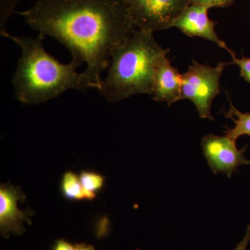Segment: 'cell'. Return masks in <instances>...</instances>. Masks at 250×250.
Returning <instances> with one entry per match:
<instances>
[{"mask_svg":"<svg viewBox=\"0 0 250 250\" xmlns=\"http://www.w3.org/2000/svg\"><path fill=\"white\" fill-rule=\"evenodd\" d=\"M229 62H219L215 67L203 65L195 59L182 74L181 100H188L195 105L202 119L214 121L211 114L213 100L220 93V79Z\"/></svg>","mask_w":250,"mask_h":250,"instance_id":"277c9868","label":"cell"},{"mask_svg":"<svg viewBox=\"0 0 250 250\" xmlns=\"http://www.w3.org/2000/svg\"><path fill=\"white\" fill-rule=\"evenodd\" d=\"M136 29L154 34L172 27L190 0H125Z\"/></svg>","mask_w":250,"mask_h":250,"instance_id":"5b68a950","label":"cell"},{"mask_svg":"<svg viewBox=\"0 0 250 250\" xmlns=\"http://www.w3.org/2000/svg\"><path fill=\"white\" fill-rule=\"evenodd\" d=\"M60 188L64 198L70 201H92L97 196L85 190L80 176L71 170L67 171L62 175Z\"/></svg>","mask_w":250,"mask_h":250,"instance_id":"30bf717a","label":"cell"},{"mask_svg":"<svg viewBox=\"0 0 250 250\" xmlns=\"http://www.w3.org/2000/svg\"><path fill=\"white\" fill-rule=\"evenodd\" d=\"M52 250H75V244H72L65 239L56 241Z\"/></svg>","mask_w":250,"mask_h":250,"instance_id":"9a60e30c","label":"cell"},{"mask_svg":"<svg viewBox=\"0 0 250 250\" xmlns=\"http://www.w3.org/2000/svg\"><path fill=\"white\" fill-rule=\"evenodd\" d=\"M75 250H95V249L90 245L78 243V244H75Z\"/></svg>","mask_w":250,"mask_h":250,"instance_id":"e0dca14e","label":"cell"},{"mask_svg":"<svg viewBox=\"0 0 250 250\" xmlns=\"http://www.w3.org/2000/svg\"><path fill=\"white\" fill-rule=\"evenodd\" d=\"M209 7L204 5L190 4L174 21L172 27L177 28L189 37H200L214 42L228 51L231 57L236 55L219 38L215 31V23L208 16Z\"/></svg>","mask_w":250,"mask_h":250,"instance_id":"ba28073f","label":"cell"},{"mask_svg":"<svg viewBox=\"0 0 250 250\" xmlns=\"http://www.w3.org/2000/svg\"><path fill=\"white\" fill-rule=\"evenodd\" d=\"M190 4L204 5L208 7L226 8L231 6L235 0H190Z\"/></svg>","mask_w":250,"mask_h":250,"instance_id":"5bb4252c","label":"cell"},{"mask_svg":"<svg viewBox=\"0 0 250 250\" xmlns=\"http://www.w3.org/2000/svg\"><path fill=\"white\" fill-rule=\"evenodd\" d=\"M17 14L42 39L53 37L85 62L97 89L115 51L137 29L125 0H38Z\"/></svg>","mask_w":250,"mask_h":250,"instance_id":"6da1fadb","label":"cell"},{"mask_svg":"<svg viewBox=\"0 0 250 250\" xmlns=\"http://www.w3.org/2000/svg\"><path fill=\"white\" fill-rule=\"evenodd\" d=\"M225 116L227 118L232 120L235 124L232 129L227 128L225 131V136L235 141L245 135L250 136V113H242L230 101L229 110L225 113Z\"/></svg>","mask_w":250,"mask_h":250,"instance_id":"8fae6325","label":"cell"},{"mask_svg":"<svg viewBox=\"0 0 250 250\" xmlns=\"http://www.w3.org/2000/svg\"><path fill=\"white\" fill-rule=\"evenodd\" d=\"M201 147L213 174H223L231 178L239 166L250 164L245 156L248 146L238 149L236 141L227 136L206 135L202 139Z\"/></svg>","mask_w":250,"mask_h":250,"instance_id":"8992f818","label":"cell"},{"mask_svg":"<svg viewBox=\"0 0 250 250\" xmlns=\"http://www.w3.org/2000/svg\"><path fill=\"white\" fill-rule=\"evenodd\" d=\"M1 35L16 42L22 51L17 69L13 76L15 95L18 101L39 104L62 95L67 90L95 88L84 72L77 71L82 64L75 59L61 63L47 53L41 36L36 38L11 36L7 31Z\"/></svg>","mask_w":250,"mask_h":250,"instance_id":"7a4b0ae2","label":"cell"},{"mask_svg":"<svg viewBox=\"0 0 250 250\" xmlns=\"http://www.w3.org/2000/svg\"><path fill=\"white\" fill-rule=\"evenodd\" d=\"M26 195L21 188L12 184H1L0 186V233L1 236L9 238L10 235L20 236L25 232L23 223L31 225L30 217L34 212L22 210L18 207V202H24Z\"/></svg>","mask_w":250,"mask_h":250,"instance_id":"52a82bcc","label":"cell"},{"mask_svg":"<svg viewBox=\"0 0 250 250\" xmlns=\"http://www.w3.org/2000/svg\"><path fill=\"white\" fill-rule=\"evenodd\" d=\"M250 241V225L247 228L246 233L242 241L237 244L234 250H246Z\"/></svg>","mask_w":250,"mask_h":250,"instance_id":"2e32d148","label":"cell"},{"mask_svg":"<svg viewBox=\"0 0 250 250\" xmlns=\"http://www.w3.org/2000/svg\"><path fill=\"white\" fill-rule=\"evenodd\" d=\"M182 75L167 58L161 56L156 64L153 83V100L166 103L171 106L181 100Z\"/></svg>","mask_w":250,"mask_h":250,"instance_id":"9c48e42d","label":"cell"},{"mask_svg":"<svg viewBox=\"0 0 250 250\" xmlns=\"http://www.w3.org/2000/svg\"><path fill=\"white\" fill-rule=\"evenodd\" d=\"M80 179L85 190L95 195L103 188L106 179L103 174L92 170L81 171Z\"/></svg>","mask_w":250,"mask_h":250,"instance_id":"7c38bea8","label":"cell"},{"mask_svg":"<svg viewBox=\"0 0 250 250\" xmlns=\"http://www.w3.org/2000/svg\"><path fill=\"white\" fill-rule=\"evenodd\" d=\"M169 52L159 45L152 33L136 29L112 55L98 91L110 103L139 94L152 95L156 64Z\"/></svg>","mask_w":250,"mask_h":250,"instance_id":"3957f363","label":"cell"},{"mask_svg":"<svg viewBox=\"0 0 250 250\" xmlns=\"http://www.w3.org/2000/svg\"><path fill=\"white\" fill-rule=\"evenodd\" d=\"M232 61L229 62V65L234 64L238 65L240 68V75L244 79L245 81L250 83V58H246L242 56L241 59H238L236 55L231 57Z\"/></svg>","mask_w":250,"mask_h":250,"instance_id":"4fadbf2b","label":"cell"}]
</instances>
